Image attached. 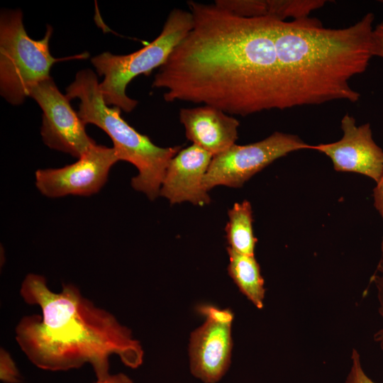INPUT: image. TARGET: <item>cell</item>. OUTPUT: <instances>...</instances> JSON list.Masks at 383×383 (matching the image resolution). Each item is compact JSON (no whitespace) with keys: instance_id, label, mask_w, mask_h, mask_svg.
<instances>
[{"instance_id":"obj_11","label":"cell","mask_w":383,"mask_h":383,"mask_svg":"<svg viewBox=\"0 0 383 383\" xmlns=\"http://www.w3.org/2000/svg\"><path fill=\"white\" fill-rule=\"evenodd\" d=\"M340 126L343 135L340 140L311 149L327 155L335 170L363 174L377 183L383 174V150L372 138L370 124L357 126L355 118L346 113Z\"/></svg>"},{"instance_id":"obj_10","label":"cell","mask_w":383,"mask_h":383,"mask_svg":"<svg viewBox=\"0 0 383 383\" xmlns=\"http://www.w3.org/2000/svg\"><path fill=\"white\" fill-rule=\"evenodd\" d=\"M118 161L113 148L95 144L73 164L38 170L35 185L43 195L50 198L70 194L90 196L105 184L110 169Z\"/></svg>"},{"instance_id":"obj_4","label":"cell","mask_w":383,"mask_h":383,"mask_svg":"<svg viewBox=\"0 0 383 383\" xmlns=\"http://www.w3.org/2000/svg\"><path fill=\"white\" fill-rule=\"evenodd\" d=\"M99 84L94 71L82 70L67 87L66 96L70 100L79 99L77 113L83 123L94 124L106 133L119 160L127 161L138 169V175L131 180L133 188L154 200L160 195L170 161L182 147L160 148L138 133L121 117L119 107H109L105 103Z\"/></svg>"},{"instance_id":"obj_17","label":"cell","mask_w":383,"mask_h":383,"mask_svg":"<svg viewBox=\"0 0 383 383\" xmlns=\"http://www.w3.org/2000/svg\"><path fill=\"white\" fill-rule=\"evenodd\" d=\"M377 289L378 312L382 320V327L374 333V340L383 351V257L380 260L375 272L371 277Z\"/></svg>"},{"instance_id":"obj_7","label":"cell","mask_w":383,"mask_h":383,"mask_svg":"<svg viewBox=\"0 0 383 383\" xmlns=\"http://www.w3.org/2000/svg\"><path fill=\"white\" fill-rule=\"evenodd\" d=\"M311 148V145L299 136L281 132L252 144H234L213 157L204 179V187L206 192L218 185L240 187L277 159L294 151Z\"/></svg>"},{"instance_id":"obj_12","label":"cell","mask_w":383,"mask_h":383,"mask_svg":"<svg viewBox=\"0 0 383 383\" xmlns=\"http://www.w3.org/2000/svg\"><path fill=\"white\" fill-rule=\"evenodd\" d=\"M212 158L211 154L194 144L181 150L169 162L160 195L171 204H208L210 198L203 182Z\"/></svg>"},{"instance_id":"obj_15","label":"cell","mask_w":383,"mask_h":383,"mask_svg":"<svg viewBox=\"0 0 383 383\" xmlns=\"http://www.w3.org/2000/svg\"><path fill=\"white\" fill-rule=\"evenodd\" d=\"M228 272L240 292L257 309L264 306L265 282L255 255L237 252L227 248Z\"/></svg>"},{"instance_id":"obj_18","label":"cell","mask_w":383,"mask_h":383,"mask_svg":"<svg viewBox=\"0 0 383 383\" xmlns=\"http://www.w3.org/2000/svg\"><path fill=\"white\" fill-rule=\"evenodd\" d=\"M0 379L5 383H19L22 379L14 360L4 348L0 351Z\"/></svg>"},{"instance_id":"obj_22","label":"cell","mask_w":383,"mask_h":383,"mask_svg":"<svg viewBox=\"0 0 383 383\" xmlns=\"http://www.w3.org/2000/svg\"><path fill=\"white\" fill-rule=\"evenodd\" d=\"M94 383H134L133 381L123 373L110 374L103 380H96Z\"/></svg>"},{"instance_id":"obj_14","label":"cell","mask_w":383,"mask_h":383,"mask_svg":"<svg viewBox=\"0 0 383 383\" xmlns=\"http://www.w3.org/2000/svg\"><path fill=\"white\" fill-rule=\"evenodd\" d=\"M216 5L245 18L270 17L279 21L309 17L323 7V0H216Z\"/></svg>"},{"instance_id":"obj_6","label":"cell","mask_w":383,"mask_h":383,"mask_svg":"<svg viewBox=\"0 0 383 383\" xmlns=\"http://www.w3.org/2000/svg\"><path fill=\"white\" fill-rule=\"evenodd\" d=\"M194 23L189 11L173 9L165 21L160 35L143 48L128 55H113L105 52L94 57L91 62L99 76V84L105 103L132 111L138 101L126 93L127 85L139 74L149 75L160 67L174 48L182 40Z\"/></svg>"},{"instance_id":"obj_8","label":"cell","mask_w":383,"mask_h":383,"mask_svg":"<svg viewBox=\"0 0 383 383\" xmlns=\"http://www.w3.org/2000/svg\"><path fill=\"white\" fill-rule=\"evenodd\" d=\"M196 310L205 321L190 334L189 370L204 383H218L231 364L234 314L211 304H201Z\"/></svg>"},{"instance_id":"obj_19","label":"cell","mask_w":383,"mask_h":383,"mask_svg":"<svg viewBox=\"0 0 383 383\" xmlns=\"http://www.w3.org/2000/svg\"><path fill=\"white\" fill-rule=\"evenodd\" d=\"M352 365L346 377L345 383H375L365 372L357 350H353L351 355Z\"/></svg>"},{"instance_id":"obj_9","label":"cell","mask_w":383,"mask_h":383,"mask_svg":"<svg viewBox=\"0 0 383 383\" xmlns=\"http://www.w3.org/2000/svg\"><path fill=\"white\" fill-rule=\"evenodd\" d=\"M43 111L41 135L51 149L80 158L96 144L85 131V124L72 107L67 96L61 93L51 77L28 88Z\"/></svg>"},{"instance_id":"obj_2","label":"cell","mask_w":383,"mask_h":383,"mask_svg":"<svg viewBox=\"0 0 383 383\" xmlns=\"http://www.w3.org/2000/svg\"><path fill=\"white\" fill-rule=\"evenodd\" d=\"M20 295L41 310V315L22 317L15 328L18 346L37 367L58 372L89 364L96 380H103L111 374L112 355L132 369L143 364L144 350L131 330L84 297L74 284H64L61 292H55L45 277L30 273Z\"/></svg>"},{"instance_id":"obj_1","label":"cell","mask_w":383,"mask_h":383,"mask_svg":"<svg viewBox=\"0 0 383 383\" xmlns=\"http://www.w3.org/2000/svg\"><path fill=\"white\" fill-rule=\"evenodd\" d=\"M192 29L152 87L167 102L202 104L246 116L286 109L274 41L276 19L236 16L215 3L187 2Z\"/></svg>"},{"instance_id":"obj_5","label":"cell","mask_w":383,"mask_h":383,"mask_svg":"<svg viewBox=\"0 0 383 383\" xmlns=\"http://www.w3.org/2000/svg\"><path fill=\"white\" fill-rule=\"evenodd\" d=\"M52 33L47 26L40 40H33L23 23L20 9L2 10L0 15V93L11 104H21L28 88L48 78L52 65L67 59L87 58V53L67 58L51 55L49 43Z\"/></svg>"},{"instance_id":"obj_16","label":"cell","mask_w":383,"mask_h":383,"mask_svg":"<svg viewBox=\"0 0 383 383\" xmlns=\"http://www.w3.org/2000/svg\"><path fill=\"white\" fill-rule=\"evenodd\" d=\"M228 215L229 220L225 231L229 248L241 254L255 255L257 239L253 234L250 203L245 200L234 204Z\"/></svg>"},{"instance_id":"obj_13","label":"cell","mask_w":383,"mask_h":383,"mask_svg":"<svg viewBox=\"0 0 383 383\" xmlns=\"http://www.w3.org/2000/svg\"><path fill=\"white\" fill-rule=\"evenodd\" d=\"M179 118L187 139L213 157L228 150L238 139L239 121L215 107L182 108Z\"/></svg>"},{"instance_id":"obj_23","label":"cell","mask_w":383,"mask_h":383,"mask_svg":"<svg viewBox=\"0 0 383 383\" xmlns=\"http://www.w3.org/2000/svg\"><path fill=\"white\" fill-rule=\"evenodd\" d=\"M383 2V1H382Z\"/></svg>"},{"instance_id":"obj_20","label":"cell","mask_w":383,"mask_h":383,"mask_svg":"<svg viewBox=\"0 0 383 383\" xmlns=\"http://www.w3.org/2000/svg\"><path fill=\"white\" fill-rule=\"evenodd\" d=\"M374 205L379 211L383 220V174L373 190ZM381 250L383 255V237L381 243Z\"/></svg>"},{"instance_id":"obj_3","label":"cell","mask_w":383,"mask_h":383,"mask_svg":"<svg viewBox=\"0 0 383 383\" xmlns=\"http://www.w3.org/2000/svg\"><path fill=\"white\" fill-rule=\"evenodd\" d=\"M374 19L367 13L338 29L325 28L316 18L275 20L274 41L287 109L359 100L350 80L363 73L374 57Z\"/></svg>"},{"instance_id":"obj_21","label":"cell","mask_w":383,"mask_h":383,"mask_svg":"<svg viewBox=\"0 0 383 383\" xmlns=\"http://www.w3.org/2000/svg\"><path fill=\"white\" fill-rule=\"evenodd\" d=\"M373 53L374 56L383 58V21L374 28Z\"/></svg>"}]
</instances>
